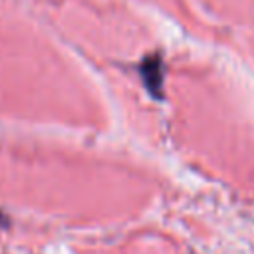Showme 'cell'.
I'll return each mask as SVG.
<instances>
[{
    "instance_id": "6da1fadb",
    "label": "cell",
    "mask_w": 254,
    "mask_h": 254,
    "mask_svg": "<svg viewBox=\"0 0 254 254\" xmlns=\"http://www.w3.org/2000/svg\"><path fill=\"white\" fill-rule=\"evenodd\" d=\"M141 77L151 93H159L163 87V62L159 56H149L141 65Z\"/></svg>"
}]
</instances>
